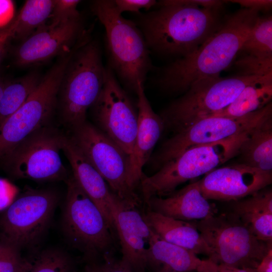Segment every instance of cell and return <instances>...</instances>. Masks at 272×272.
Segmentation results:
<instances>
[{
	"label": "cell",
	"mask_w": 272,
	"mask_h": 272,
	"mask_svg": "<svg viewBox=\"0 0 272 272\" xmlns=\"http://www.w3.org/2000/svg\"><path fill=\"white\" fill-rule=\"evenodd\" d=\"M64 232L73 246L90 257L111 255L115 234L102 213L72 174L66 180Z\"/></svg>",
	"instance_id": "10"
},
{
	"label": "cell",
	"mask_w": 272,
	"mask_h": 272,
	"mask_svg": "<svg viewBox=\"0 0 272 272\" xmlns=\"http://www.w3.org/2000/svg\"><path fill=\"white\" fill-rule=\"evenodd\" d=\"M195 223L212 251L210 259L217 264L256 268L272 248L271 243L257 238L233 212L216 214Z\"/></svg>",
	"instance_id": "8"
},
{
	"label": "cell",
	"mask_w": 272,
	"mask_h": 272,
	"mask_svg": "<svg viewBox=\"0 0 272 272\" xmlns=\"http://www.w3.org/2000/svg\"><path fill=\"white\" fill-rule=\"evenodd\" d=\"M64 136L48 125L38 129L0 160L3 168L17 179L66 181L67 171L60 155Z\"/></svg>",
	"instance_id": "11"
},
{
	"label": "cell",
	"mask_w": 272,
	"mask_h": 272,
	"mask_svg": "<svg viewBox=\"0 0 272 272\" xmlns=\"http://www.w3.org/2000/svg\"><path fill=\"white\" fill-rule=\"evenodd\" d=\"M256 272H272V248H270L257 267Z\"/></svg>",
	"instance_id": "39"
},
{
	"label": "cell",
	"mask_w": 272,
	"mask_h": 272,
	"mask_svg": "<svg viewBox=\"0 0 272 272\" xmlns=\"http://www.w3.org/2000/svg\"><path fill=\"white\" fill-rule=\"evenodd\" d=\"M62 151L71 166L73 175L85 193L99 209L112 231L116 233L113 214L118 203L122 201L68 135L64 136Z\"/></svg>",
	"instance_id": "18"
},
{
	"label": "cell",
	"mask_w": 272,
	"mask_h": 272,
	"mask_svg": "<svg viewBox=\"0 0 272 272\" xmlns=\"http://www.w3.org/2000/svg\"><path fill=\"white\" fill-rule=\"evenodd\" d=\"M91 9L105 29L108 66L126 89L137 94L152 68L142 31L118 12L113 1H94Z\"/></svg>",
	"instance_id": "3"
},
{
	"label": "cell",
	"mask_w": 272,
	"mask_h": 272,
	"mask_svg": "<svg viewBox=\"0 0 272 272\" xmlns=\"http://www.w3.org/2000/svg\"><path fill=\"white\" fill-rule=\"evenodd\" d=\"M14 26L12 22L0 29V62L3 58L10 40L13 38Z\"/></svg>",
	"instance_id": "37"
},
{
	"label": "cell",
	"mask_w": 272,
	"mask_h": 272,
	"mask_svg": "<svg viewBox=\"0 0 272 272\" xmlns=\"http://www.w3.org/2000/svg\"><path fill=\"white\" fill-rule=\"evenodd\" d=\"M156 10L137 14L134 22L149 50L176 59L194 52L222 24L223 10L197 6L193 0H164Z\"/></svg>",
	"instance_id": "2"
},
{
	"label": "cell",
	"mask_w": 272,
	"mask_h": 272,
	"mask_svg": "<svg viewBox=\"0 0 272 272\" xmlns=\"http://www.w3.org/2000/svg\"><path fill=\"white\" fill-rule=\"evenodd\" d=\"M105 70L100 45L88 31L69 62L58 92L61 119L69 130L87 120V112L102 88Z\"/></svg>",
	"instance_id": "4"
},
{
	"label": "cell",
	"mask_w": 272,
	"mask_h": 272,
	"mask_svg": "<svg viewBox=\"0 0 272 272\" xmlns=\"http://www.w3.org/2000/svg\"><path fill=\"white\" fill-rule=\"evenodd\" d=\"M148 210L173 219L198 221L216 214L217 210L203 195L199 180L165 196H155L145 202Z\"/></svg>",
	"instance_id": "19"
},
{
	"label": "cell",
	"mask_w": 272,
	"mask_h": 272,
	"mask_svg": "<svg viewBox=\"0 0 272 272\" xmlns=\"http://www.w3.org/2000/svg\"><path fill=\"white\" fill-rule=\"evenodd\" d=\"M251 129L221 141L188 149L152 175L144 174L139 188L144 202L153 197L168 195L181 184L207 174L237 156Z\"/></svg>",
	"instance_id": "5"
},
{
	"label": "cell",
	"mask_w": 272,
	"mask_h": 272,
	"mask_svg": "<svg viewBox=\"0 0 272 272\" xmlns=\"http://www.w3.org/2000/svg\"><path fill=\"white\" fill-rule=\"evenodd\" d=\"M271 182V172L239 163L213 169L199 180V185L208 200L236 201L266 188Z\"/></svg>",
	"instance_id": "16"
},
{
	"label": "cell",
	"mask_w": 272,
	"mask_h": 272,
	"mask_svg": "<svg viewBox=\"0 0 272 272\" xmlns=\"http://www.w3.org/2000/svg\"><path fill=\"white\" fill-rule=\"evenodd\" d=\"M5 84L0 79V100L2 96L3 90L5 87Z\"/></svg>",
	"instance_id": "44"
},
{
	"label": "cell",
	"mask_w": 272,
	"mask_h": 272,
	"mask_svg": "<svg viewBox=\"0 0 272 272\" xmlns=\"http://www.w3.org/2000/svg\"><path fill=\"white\" fill-rule=\"evenodd\" d=\"M260 77L238 73L229 77H211L194 82L159 114L165 129L175 133L221 110L246 86Z\"/></svg>",
	"instance_id": "7"
},
{
	"label": "cell",
	"mask_w": 272,
	"mask_h": 272,
	"mask_svg": "<svg viewBox=\"0 0 272 272\" xmlns=\"http://www.w3.org/2000/svg\"><path fill=\"white\" fill-rule=\"evenodd\" d=\"M144 217L152 231L163 240L211 258V249L197 230L195 221L168 217L148 210Z\"/></svg>",
	"instance_id": "22"
},
{
	"label": "cell",
	"mask_w": 272,
	"mask_h": 272,
	"mask_svg": "<svg viewBox=\"0 0 272 272\" xmlns=\"http://www.w3.org/2000/svg\"><path fill=\"white\" fill-rule=\"evenodd\" d=\"M233 267L234 272H256V268L250 267Z\"/></svg>",
	"instance_id": "43"
},
{
	"label": "cell",
	"mask_w": 272,
	"mask_h": 272,
	"mask_svg": "<svg viewBox=\"0 0 272 272\" xmlns=\"http://www.w3.org/2000/svg\"><path fill=\"white\" fill-rule=\"evenodd\" d=\"M54 0H28L12 21L13 38L23 41L46 24Z\"/></svg>",
	"instance_id": "27"
},
{
	"label": "cell",
	"mask_w": 272,
	"mask_h": 272,
	"mask_svg": "<svg viewBox=\"0 0 272 272\" xmlns=\"http://www.w3.org/2000/svg\"><path fill=\"white\" fill-rule=\"evenodd\" d=\"M74 51L73 49L59 57L26 102L0 126V160L28 137L48 125Z\"/></svg>",
	"instance_id": "9"
},
{
	"label": "cell",
	"mask_w": 272,
	"mask_h": 272,
	"mask_svg": "<svg viewBox=\"0 0 272 272\" xmlns=\"http://www.w3.org/2000/svg\"><path fill=\"white\" fill-rule=\"evenodd\" d=\"M271 99L272 74H269L248 85L230 104L208 117H241L261 109Z\"/></svg>",
	"instance_id": "26"
},
{
	"label": "cell",
	"mask_w": 272,
	"mask_h": 272,
	"mask_svg": "<svg viewBox=\"0 0 272 272\" xmlns=\"http://www.w3.org/2000/svg\"><path fill=\"white\" fill-rule=\"evenodd\" d=\"M5 247V244L0 242V252L3 250Z\"/></svg>",
	"instance_id": "46"
},
{
	"label": "cell",
	"mask_w": 272,
	"mask_h": 272,
	"mask_svg": "<svg viewBox=\"0 0 272 272\" xmlns=\"http://www.w3.org/2000/svg\"><path fill=\"white\" fill-rule=\"evenodd\" d=\"M69 137L125 205L141 203L130 156L97 127L88 121L70 130Z\"/></svg>",
	"instance_id": "6"
},
{
	"label": "cell",
	"mask_w": 272,
	"mask_h": 272,
	"mask_svg": "<svg viewBox=\"0 0 272 272\" xmlns=\"http://www.w3.org/2000/svg\"><path fill=\"white\" fill-rule=\"evenodd\" d=\"M232 65L238 74L263 76L272 74V17H259Z\"/></svg>",
	"instance_id": "20"
},
{
	"label": "cell",
	"mask_w": 272,
	"mask_h": 272,
	"mask_svg": "<svg viewBox=\"0 0 272 272\" xmlns=\"http://www.w3.org/2000/svg\"><path fill=\"white\" fill-rule=\"evenodd\" d=\"M144 86L139 84L136 94L138 126L135 146L130 157L133 175L139 184L144 175L142 169L165 129L161 117L154 112L146 96Z\"/></svg>",
	"instance_id": "21"
},
{
	"label": "cell",
	"mask_w": 272,
	"mask_h": 272,
	"mask_svg": "<svg viewBox=\"0 0 272 272\" xmlns=\"http://www.w3.org/2000/svg\"><path fill=\"white\" fill-rule=\"evenodd\" d=\"M272 117V103L239 117H210L179 130L165 141L147 163L157 171L185 150L212 144L250 130Z\"/></svg>",
	"instance_id": "12"
},
{
	"label": "cell",
	"mask_w": 272,
	"mask_h": 272,
	"mask_svg": "<svg viewBox=\"0 0 272 272\" xmlns=\"http://www.w3.org/2000/svg\"><path fill=\"white\" fill-rule=\"evenodd\" d=\"M104 263L101 266L102 272H133L121 260H115L112 255L105 256Z\"/></svg>",
	"instance_id": "36"
},
{
	"label": "cell",
	"mask_w": 272,
	"mask_h": 272,
	"mask_svg": "<svg viewBox=\"0 0 272 272\" xmlns=\"http://www.w3.org/2000/svg\"><path fill=\"white\" fill-rule=\"evenodd\" d=\"M198 272H218V264L208 258Z\"/></svg>",
	"instance_id": "40"
},
{
	"label": "cell",
	"mask_w": 272,
	"mask_h": 272,
	"mask_svg": "<svg viewBox=\"0 0 272 272\" xmlns=\"http://www.w3.org/2000/svg\"><path fill=\"white\" fill-rule=\"evenodd\" d=\"M57 201L50 189H25L0 218V242L19 250L34 245L47 229Z\"/></svg>",
	"instance_id": "13"
},
{
	"label": "cell",
	"mask_w": 272,
	"mask_h": 272,
	"mask_svg": "<svg viewBox=\"0 0 272 272\" xmlns=\"http://www.w3.org/2000/svg\"><path fill=\"white\" fill-rule=\"evenodd\" d=\"M85 272H102L101 266L92 263L86 266Z\"/></svg>",
	"instance_id": "41"
},
{
	"label": "cell",
	"mask_w": 272,
	"mask_h": 272,
	"mask_svg": "<svg viewBox=\"0 0 272 272\" xmlns=\"http://www.w3.org/2000/svg\"><path fill=\"white\" fill-rule=\"evenodd\" d=\"M136 208L119 202L114 212V225L121 246V260L133 272H145L153 231Z\"/></svg>",
	"instance_id": "17"
},
{
	"label": "cell",
	"mask_w": 272,
	"mask_h": 272,
	"mask_svg": "<svg viewBox=\"0 0 272 272\" xmlns=\"http://www.w3.org/2000/svg\"><path fill=\"white\" fill-rule=\"evenodd\" d=\"M239 4L241 8L249 9L260 12L269 11L272 6L271 0H231L227 1Z\"/></svg>",
	"instance_id": "35"
},
{
	"label": "cell",
	"mask_w": 272,
	"mask_h": 272,
	"mask_svg": "<svg viewBox=\"0 0 272 272\" xmlns=\"http://www.w3.org/2000/svg\"><path fill=\"white\" fill-rule=\"evenodd\" d=\"M19 193L17 186L7 179L0 178V211H5Z\"/></svg>",
	"instance_id": "33"
},
{
	"label": "cell",
	"mask_w": 272,
	"mask_h": 272,
	"mask_svg": "<svg viewBox=\"0 0 272 272\" xmlns=\"http://www.w3.org/2000/svg\"><path fill=\"white\" fill-rule=\"evenodd\" d=\"M241 164L265 172L272 171V117L253 127L239 149Z\"/></svg>",
	"instance_id": "25"
},
{
	"label": "cell",
	"mask_w": 272,
	"mask_h": 272,
	"mask_svg": "<svg viewBox=\"0 0 272 272\" xmlns=\"http://www.w3.org/2000/svg\"><path fill=\"white\" fill-rule=\"evenodd\" d=\"M40 81L31 73L5 84L0 100V126L26 102Z\"/></svg>",
	"instance_id": "28"
},
{
	"label": "cell",
	"mask_w": 272,
	"mask_h": 272,
	"mask_svg": "<svg viewBox=\"0 0 272 272\" xmlns=\"http://www.w3.org/2000/svg\"><path fill=\"white\" fill-rule=\"evenodd\" d=\"M15 6L12 1L0 0V29L10 24L14 19Z\"/></svg>",
	"instance_id": "34"
},
{
	"label": "cell",
	"mask_w": 272,
	"mask_h": 272,
	"mask_svg": "<svg viewBox=\"0 0 272 272\" xmlns=\"http://www.w3.org/2000/svg\"><path fill=\"white\" fill-rule=\"evenodd\" d=\"M73 269V261L66 253L47 249L23 258L20 272H72Z\"/></svg>",
	"instance_id": "29"
},
{
	"label": "cell",
	"mask_w": 272,
	"mask_h": 272,
	"mask_svg": "<svg viewBox=\"0 0 272 272\" xmlns=\"http://www.w3.org/2000/svg\"><path fill=\"white\" fill-rule=\"evenodd\" d=\"M218 272H234L233 267L223 264H218Z\"/></svg>",
	"instance_id": "42"
},
{
	"label": "cell",
	"mask_w": 272,
	"mask_h": 272,
	"mask_svg": "<svg viewBox=\"0 0 272 272\" xmlns=\"http://www.w3.org/2000/svg\"><path fill=\"white\" fill-rule=\"evenodd\" d=\"M156 272H180V271H171V270H159ZM183 272H198V271H183Z\"/></svg>",
	"instance_id": "45"
},
{
	"label": "cell",
	"mask_w": 272,
	"mask_h": 272,
	"mask_svg": "<svg viewBox=\"0 0 272 272\" xmlns=\"http://www.w3.org/2000/svg\"><path fill=\"white\" fill-rule=\"evenodd\" d=\"M259 16V12L245 8L226 15L218 29L194 52L158 71L157 87L168 94H183L199 79L220 76L235 60Z\"/></svg>",
	"instance_id": "1"
},
{
	"label": "cell",
	"mask_w": 272,
	"mask_h": 272,
	"mask_svg": "<svg viewBox=\"0 0 272 272\" xmlns=\"http://www.w3.org/2000/svg\"><path fill=\"white\" fill-rule=\"evenodd\" d=\"M80 2L79 0H54L48 24L57 26L82 18L77 8Z\"/></svg>",
	"instance_id": "30"
},
{
	"label": "cell",
	"mask_w": 272,
	"mask_h": 272,
	"mask_svg": "<svg viewBox=\"0 0 272 272\" xmlns=\"http://www.w3.org/2000/svg\"><path fill=\"white\" fill-rule=\"evenodd\" d=\"M199 7L210 10H223L225 1L219 0H193Z\"/></svg>",
	"instance_id": "38"
},
{
	"label": "cell",
	"mask_w": 272,
	"mask_h": 272,
	"mask_svg": "<svg viewBox=\"0 0 272 272\" xmlns=\"http://www.w3.org/2000/svg\"><path fill=\"white\" fill-rule=\"evenodd\" d=\"M86 31L82 18L57 26L46 24L16 48L15 62L25 66L59 57L71 51Z\"/></svg>",
	"instance_id": "15"
},
{
	"label": "cell",
	"mask_w": 272,
	"mask_h": 272,
	"mask_svg": "<svg viewBox=\"0 0 272 272\" xmlns=\"http://www.w3.org/2000/svg\"><path fill=\"white\" fill-rule=\"evenodd\" d=\"M115 6L118 12L122 14L123 12H129L139 14L141 10H150L156 6L155 0H114Z\"/></svg>",
	"instance_id": "32"
},
{
	"label": "cell",
	"mask_w": 272,
	"mask_h": 272,
	"mask_svg": "<svg viewBox=\"0 0 272 272\" xmlns=\"http://www.w3.org/2000/svg\"><path fill=\"white\" fill-rule=\"evenodd\" d=\"M232 212L259 239L272 243V191L263 188L234 201Z\"/></svg>",
	"instance_id": "23"
},
{
	"label": "cell",
	"mask_w": 272,
	"mask_h": 272,
	"mask_svg": "<svg viewBox=\"0 0 272 272\" xmlns=\"http://www.w3.org/2000/svg\"><path fill=\"white\" fill-rule=\"evenodd\" d=\"M206 260L200 259L189 250L167 242L153 231L147 265L154 268L156 271H198Z\"/></svg>",
	"instance_id": "24"
},
{
	"label": "cell",
	"mask_w": 272,
	"mask_h": 272,
	"mask_svg": "<svg viewBox=\"0 0 272 272\" xmlns=\"http://www.w3.org/2000/svg\"><path fill=\"white\" fill-rule=\"evenodd\" d=\"M91 108L96 126L131 157L135 143L138 111L109 66L105 67L102 88Z\"/></svg>",
	"instance_id": "14"
},
{
	"label": "cell",
	"mask_w": 272,
	"mask_h": 272,
	"mask_svg": "<svg viewBox=\"0 0 272 272\" xmlns=\"http://www.w3.org/2000/svg\"><path fill=\"white\" fill-rule=\"evenodd\" d=\"M19 250L5 244L0 252V272H20L23 258Z\"/></svg>",
	"instance_id": "31"
}]
</instances>
